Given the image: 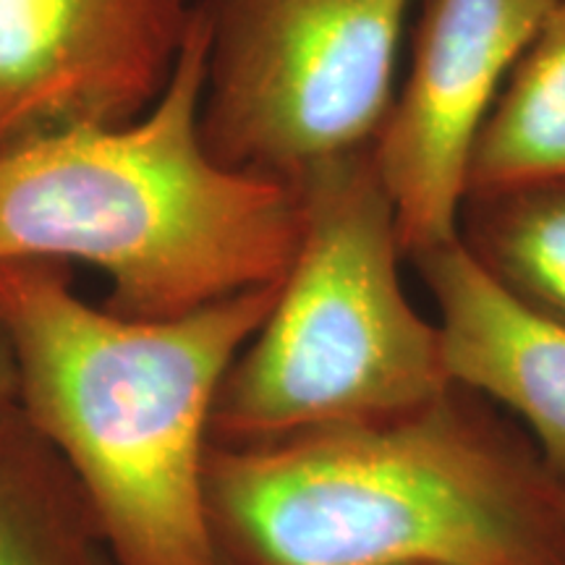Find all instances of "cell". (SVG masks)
<instances>
[{
  "instance_id": "obj_1",
  "label": "cell",
  "mask_w": 565,
  "mask_h": 565,
  "mask_svg": "<svg viewBox=\"0 0 565 565\" xmlns=\"http://www.w3.org/2000/svg\"><path fill=\"white\" fill-rule=\"evenodd\" d=\"M207 508L221 565H565V479L461 385L385 419L212 443Z\"/></svg>"
},
{
  "instance_id": "obj_2",
  "label": "cell",
  "mask_w": 565,
  "mask_h": 565,
  "mask_svg": "<svg viewBox=\"0 0 565 565\" xmlns=\"http://www.w3.org/2000/svg\"><path fill=\"white\" fill-rule=\"evenodd\" d=\"M278 286L139 320L82 301L63 263H0L19 414L66 466L116 565H221L207 508L212 408Z\"/></svg>"
},
{
  "instance_id": "obj_3",
  "label": "cell",
  "mask_w": 565,
  "mask_h": 565,
  "mask_svg": "<svg viewBox=\"0 0 565 565\" xmlns=\"http://www.w3.org/2000/svg\"><path fill=\"white\" fill-rule=\"evenodd\" d=\"M210 30L200 3L145 118L0 152V263H87L110 312L166 320L286 278L301 238L294 183L217 166L200 137Z\"/></svg>"
},
{
  "instance_id": "obj_4",
  "label": "cell",
  "mask_w": 565,
  "mask_h": 565,
  "mask_svg": "<svg viewBox=\"0 0 565 565\" xmlns=\"http://www.w3.org/2000/svg\"><path fill=\"white\" fill-rule=\"evenodd\" d=\"M294 186L299 246L270 315L225 374L215 445L385 419L454 387L440 328L401 286L404 246L372 147L322 162Z\"/></svg>"
},
{
  "instance_id": "obj_5",
  "label": "cell",
  "mask_w": 565,
  "mask_h": 565,
  "mask_svg": "<svg viewBox=\"0 0 565 565\" xmlns=\"http://www.w3.org/2000/svg\"><path fill=\"white\" fill-rule=\"evenodd\" d=\"M412 0H200V137L217 166L296 183L370 150L391 116Z\"/></svg>"
},
{
  "instance_id": "obj_6",
  "label": "cell",
  "mask_w": 565,
  "mask_h": 565,
  "mask_svg": "<svg viewBox=\"0 0 565 565\" xmlns=\"http://www.w3.org/2000/svg\"><path fill=\"white\" fill-rule=\"evenodd\" d=\"M557 0H424L412 71L372 154L404 257L456 242L477 134Z\"/></svg>"
},
{
  "instance_id": "obj_7",
  "label": "cell",
  "mask_w": 565,
  "mask_h": 565,
  "mask_svg": "<svg viewBox=\"0 0 565 565\" xmlns=\"http://www.w3.org/2000/svg\"><path fill=\"white\" fill-rule=\"evenodd\" d=\"M192 9L186 0H0V152L137 121L171 82Z\"/></svg>"
},
{
  "instance_id": "obj_8",
  "label": "cell",
  "mask_w": 565,
  "mask_h": 565,
  "mask_svg": "<svg viewBox=\"0 0 565 565\" xmlns=\"http://www.w3.org/2000/svg\"><path fill=\"white\" fill-rule=\"evenodd\" d=\"M408 259L440 312L454 385L519 416L545 463L565 479V328L513 301L458 238Z\"/></svg>"
},
{
  "instance_id": "obj_9",
  "label": "cell",
  "mask_w": 565,
  "mask_h": 565,
  "mask_svg": "<svg viewBox=\"0 0 565 565\" xmlns=\"http://www.w3.org/2000/svg\"><path fill=\"white\" fill-rule=\"evenodd\" d=\"M565 181V0L515 61L477 134L466 194Z\"/></svg>"
},
{
  "instance_id": "obj_10",
  "label": "cell",
  "mask_w": 565,
  "mask_h": 565,
  "mask_svg": "<svg viewBox=\"0 0 565 565\" xmlns=\"http://www.w3.org/2000/svg\"><path fill=\"white\" fill-rule=\"evenodd\" d=\"M458 242L513 301L565 328V181L466 194Z\"/></svg>"
},
{
  "instance_id": "obj_11",
  "label": "cell",
  "mask_w": 565,
  "mask_h": 565,
  "mask_svg": "<svg viewBox=\"0 0 565 565\" xmlns=\"http://www.w3.org/2000/svg\"><path fill=\"white\" fill-rule=\"evenodd\" d=\"M45 454L19 412L0 422V565H95Z\"/></svg>"
},
{
  "instance_id": "obj_12",
  "label": "cell",
  "mask_w": 565,
  "mask_h": 565,
  "mask_svg": "<svg viewBox=\"0 0 565 565\" xmlns=\"http://www.w3.org/2000/svg\"><path fill=\"white\" fill-rule=\"evenodd\" d=\"M19 412V377L17 362H13L11 341L0 322V422Z\"/></svg>"
}]
</instances>
